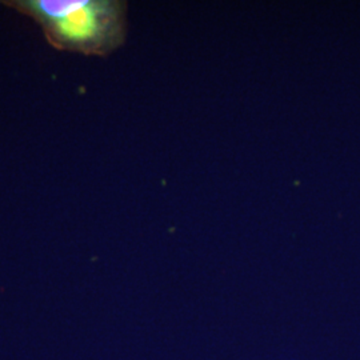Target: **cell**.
<instances>
[{"label": "cell", "instance_id": "1", "mask_svg": "<svg viewBox=\"0 0 360 360\" xmlns=\"http://www.w3.org/2000/svg\"><path fill=\"white\" fill-rule=\"evenodd\" d=\"M41 30L60 51L107 56L127 34V4L117 0H8L1 1Z\"/></svg>", "mask_w": 360, "mask_h": 360}]
</instances>
